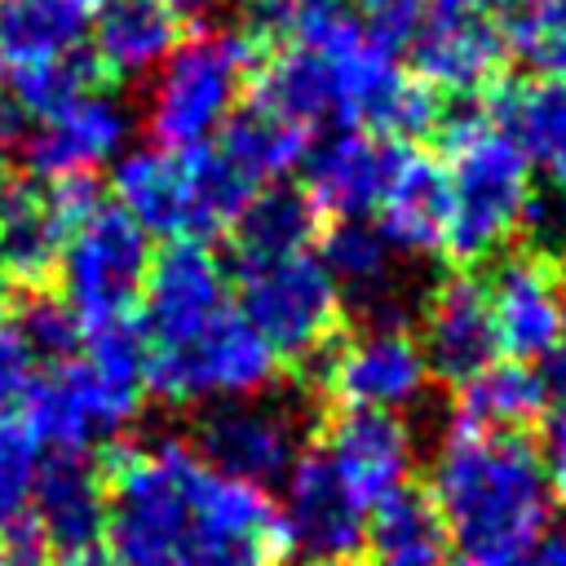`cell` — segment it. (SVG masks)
Here are the masks:
<instances>
[{
	"mask_svg": "<svg viewBox=\"0 0 566 566\" xmlns=\"http://www.w3.org/2000/svg\"><path fill=\"white\" fill-rule=\"evenodd\" d=\"M13 137H18V106L0 93V150H4Z\"/></svg>",
	"mask_w": 566,
	"mask_h": 566,
	"instance_id": "cell-43",
	"label": "cell"
},
{
	"mask_svg": "<svg viewBox=\"0 0 566 566\" xmlns=\"http://www.w3.org/2000/svg\"><path fill=\"white\" fill-rule=\"evenodd\" d=\"M332 283L371 318V327H402L407 301L394 279V248L367 221H336L318 252Z\"/></svg>",
	"mask_w": 566,
	"mask_h": 566,
	"instance_id": "cell-23",
	"label": "cell"
},
{
	"mask_svg": "<svg viewBox=\"0 0 566 566\" xmlns=\"http://www.w3.org/2000/svg\"><path fill=\"white\" fill-rule=\"evenodd\" d=\"M256 66V44L234 27H203L181 35L168 62L150 75L146 128L164 150L208 146L239 111V93Z\"/></svg>",
	"mask_w": 566,
	"mask_h": 566,
	"instance_id": "cell-5",
	"label": "cell"
},
{
	"mask_svg": "<svg viewBox=\"0 0 566 566\" xmlns=\"http://www.w3.org/2000/svg\"><path fill=\"white\" fill-rule=\"evenodd\" d=\"M62 566H119L111 553L102 548H88V553H75V557H62Z\"/></svg>",
	"mask_w": 566,
	"mask_h": 566,
	"instance_id": "cell-44",
	"label": "cell"
},
{
	"mask_svg": "<svg viewBox=\"0 0 566 566\" xmlns=\"http://www.w3.org/2000/svg\"><path fill=\"white\" fill-rule=\"evenodd\" d=\"M367 566H451V535L429 491L402 486L380 500L363 526Z\"/></svg>",
	"mask_w": 566,
	"mask_h": 566,
	"instance_id": "cell-29",
	"label": "cell"
},
{
	"mask_svg": "<svg viewBox=\"0 0 566 566\" xmlns=\"http://www.w3.org/2000/svg\"><path fill=\"white\" fill-rule=\"evenodd\" d=\"M97 80V62L88 53L75 57H57V62H40V66H18L9 71V88H13V106L27 111L31 119H49L62 106H71L75 97H84Z\"/></svg>",
	"mask_w": 566,
	"mask_h": 566,
	"instance_id": "cell-33",
	"label": "cell"
},
{
	"mask_svg": "<svg viewBox=\"0 0 566 566\" xmlns=\"http://www.w3.org/2000/svg\"><path fill=\"white\" fill-rule=\"evenodd\" d=\"M522 226H531L535 234V256L548 265H566V190L548 195V199H531Z\"/></svg>",
	"mask_w": 566,
	"mask_h": 566,
	"instance_id": "cell-37",
	"label": "cell"
},
{
	"mask_svg": "<svg viewBox=\"0 0 566 566\" xmlns=\"http://www.w3.org/2000/svg\"><path fill=\"white\" fill-rule=\"evenodd\" d=\"M398 146L380 142L367 128H327L310 142L301 159V195L314 212L336 221H363L376 212Z\"/></svg>",
	"mask_w": 566,
	"mask_h": 566,
	"instance_id": "cell-15",
	"label": "cell"
},
{
	"mask_svg": "<svg viewBox=\"0 0 566 566\" xmlns=\"http://www.w3.org/2000/svg\"><path fill=\"white\" fill-rule=\"evenodd\" d=\"M495 340L513 363L548 358L566 336V287L539 256H509L486 283Z\"/></svg>",
	"mask_w": 566,
	"mask_h": 566,
	"instance_id": "cell-17",
	"label": "cell"
},
{
	"mask_svg": "<svg viewBox=\"0 0 566 566\" xmlns=\"http://www.w3.org/2000/svg\"><path fill=\"white\" fill-rule=\"evenodd\" d=\"M495 349H500V340H495L486 283H478L469 274L438 283V292L429 296V310H424V340H420L429 371L460 385L473 371H482L486 363H495Z\"/></svg>",
	"mask_w": 566,
	"mask_h": 566,
	"instance_id": "cell-19",
	"label": "cell"
},
{
	"mask_svg": "<svg viewBox=\"0 0 566 566\" xmlns=\"http://www.w3.org/2000/svg\"><path fill=\"white\" fill-rule=\"evenodd\" d=\"M199 455L226 478L274 486L301 455V424L292 407L212 402V411L199 420Z\"/></svg>",
	"mask_w": 566,
	"mask_h": 566,
	"instance_id": "cell-13",
	"label": "cell"
},
{
	"mask_svg": "<svg viewBox=\"0 0 566 566\" xmlns=\"http://www.w3.org/2000/svg\"><path fill=\"white\" fill-rule=\"evenodd\" d=\"M544 363H548L544 385H548V389H557V394H562V402H566V336H562V345H557V349H553Z\"/></svg>",
	"mask_w": 566,
	"mask_h": 566,
	"instance_id": "cell-42",
	"label": "cell"
},
{
	"mask_svg": "<svg viewBox=\"0 0 566 566\" xmlns=\"http://www.w3.org/2000/svg\"><path fill=\"white\" fill-rule=\"evenodd\" d=\"M447 150V239L460 265L491 256L531 208V159L504 137L486 111H460L438 124Z\"/></svg>",
	"mask_w": 566,
	"mask_h": 566,
	"instance_id": "cell-3",
	"label": "cell"
},
{
	"mask_svg": "<svg viewBox=\"0 0 566 566\" xmlns=\"http://www.w3.org/2000/svg\"><path fill=\"white\" fill-rule=\"evenodd\" d=\"M314 226H318V212L296 186H261L230 226L234 265L243 270V265H265V261L305 252L314 239Z\"/></svg>",
	"mask_w": 566,
	"mask_h": 566,
	"instance_id": "cell-30",
	"label": "cell"
},
{
	"mask_svg": "<svg viewBox=\"0 0 566 566\" xmlns=\"http://www.w3.org/2000/svg\"><path fill=\"white\" fill-rule=\"evenodd\" d=\"M186 13L177 0H97L93 62L115 80H150L181 44Z\"/></svg>",
	"mask_w": 566,
	"mask_h": 566,
	"instance_id": "cell-20",
	"label": "cell"
},
{
	"mask_svg": "<svg viewBox=\"0 0 566 566\" xmlns=\"http://www.w3.org/2000/svg\"><path fill=\"white\" fill-rule=\"evenodd\" d=\"M318 451L332 460L363 509H376L380 500L402 491L411 473V433L394 411L340 407L327 420Z\"/></svg>",
	"mask_w": 566,
	"mask_h": 566,
	"instance_id": "cell-18",
	"label": "cell"
},
{
	"mask_svg": "<svg viewBox=\"0 0 566 566\" xmlns=\"http://www.w3.org/2000/svg\"><path fill=\"white\" fill-rule=\"evenodd\" d=\"M539 464H544V482H548L553 500L566 504V402L553 416H544V455H539Z\"/></svg>",
	"mask_w": 566,
	"mask_h": 566,
	"instance_id": "cell-38",
	"label": "cell"
},
{
	"mask_svg": "<svg viewBox=\"0 0 566 566\" xmlns=\"http://www.w3.org/2000/svg\"><path fill=\"white\" fill-rule=\"evenodd\" d=\"M495 0H424V9H433V18H482V9Z\"/></svg>",
	"mask_w": 566,
	"mask_h": 566,
	"instance_id": "cell-41",
	"label": "cell"
},
{
	"mask_svg": "<svg viewBox=\"0 0 566 566\" xmlns=\"http://www.w3.org/2000/svg\"><path fill=\"white\" fill-rule=\"evenodd\" d=\"M9 332L18 336V345L31 354V363H71L84 345V327L71 314V305L62 296L49 292H27L9 318Z\"/></svg>",
	"mask_w": 566,
	"mask_h": 566,
	"instance_id": "cell-32",
	"label": "cell"
},
{
	"mask_svg": "<svg viewBox=\"0 0 566 566\" xmlns=\"http://www.w3.org/2000/svg\"><path fill=\"white\" fill-rule=\"evenodd\" d=\"M49 544L44 535L35 531V522H18L4 531V544H0V566H49Z\"/></svg>",
	"mask_w": 566,
	"mask_h": 566,
	"instance_id": "cell-39",
	"label": "cell"
},
{
	"mask_svg": "<svg viewBox=\"0 0 566 566\" xmlns=\"http://www.w3.org/2000/svg\"><path fill=\"white\" fill-rule=\"evenodd\" d=\"M133 115L119 97L88 88L84 97H75L71 106H62L49 119H35L22 155L27 168L40 181H66V177H93L102 164L119 159L124 142H128Z\"/></svg>",
	"mask_w": 566,
	"mask_h": 566,
	"instance_id": "cell-16",
	"label": "cell"
},
{
	"mask_svg": "<svg viewBox=\"0 0 566 566\" xmlns=\"http://www.w3.org/2000/svg\"><path fill=\"white\" fill-rule=\"evenodd\" d=\"M504 35L486 18H433L411 35V71L433 93H478L500 80Z\"/></svg>",
	"mask_w": 566,
	"mask_h": 566,
	"instance_id": "cell-22",
	"label": "cell"
},
{
	"mask_svg": "<svg viewBox=\"0 0 566 566\" xmlns=\"http://www.w3.org/2000/svg\"><path fill=\"white\" fill-rule=\"evenodd\" d=\"M548 407V385L531 363H486L469 380L455 385V424L478 429V433H517L535 420H544Z\"/></svg>",
	"mask_w": 566,
	"mask_h": 566,
	"instance_id": "cell-27",
	"label": "cell"
},
{
	"mask_svg": "<svg viewBox=\"0 0 566 566\" xmlns=\"http://www.w3.org/2000/svg\"><path fill=\"white\" fill-rule=\"evenodd\" d=\"M106 535L119 566H279L283 539L261 486L217 473L181 438L115 455Z\"/></svg>",
	"mask_w": 566,
	"mask_h": 566,
	"instance_id": "cell-1",
	"label": "cell"
},
{
	"mask_svg": "<svg viewBox=\"0 0 566 566\" xmlns=\"http://www.w3.org/2000/svg\"><path fill=\"white\" fill-rule=\"evenodd\" d=\"M274 371V349L234 305L190 340L150 349L146 358V385L168 402H239L261 394Z\"/></svg>",
	"mask_w": 566,
	"mask_h": 566,
	"instance_id": "cell-8",
	"label": "cell"
},
{
	"mask_svg": "<svg viewBox=\"0 0 566 566\" xmlns=\"http://www.w3.org/2000/svg\"><path fill=\"white\" fill-rule=\"evenodd\" d=\"M137 398L142 389L102 376L84 358H71L44 376H31L18 402L22 424L35 433L40 447H53V455H84L137 416Z\"/></svg>",
	"mask_w": 566,
	"mask_h": 566,
	"instance_id": "cell-9",
	"label": "cell"
},
{
	"mask_svg": "<svg viewBox=\"0 0 566 566\" xmlns=\"http://www.w3.org/2000/svg\"><path fill=\"white\" fill-rule=\"evenodd\" d=\"M486 119L566 190V80H509L486 97Z\"/></svg>",
	"mask_w": 566,
	"mask_h": 566,
	"instance_id": "cell-25",
	"label": "cell"
},
{
	"mask_svg": "<svg viewBox=\"0 0 566 566\" xmlns=\"http://www.w3.org/2000/svg\"><path fill=\"white\" fill-rule=\"evenodd\" d=\"M97 0H0V62L9 71L84 53Z\"/></svg>",
	"mask_w": 566,
	"mask_h": 566,
	"instance_id": "cell-26",
	"label": "cell"
},
{
	"mask_svg": "<svg viewBox=\"0 0 566 566\" xmlns=\"http://www.w3.org/2000/svg\"><path fill=\"white\" fill-rule=\"evenodd\" d=\"M354 18L371 40L398 49L411 44V35L424 27V0H354Z\"/></svg>",
	"mask_w": 566,
	"mask_h": 566,
	"instance_id": "cell-36",
	"label": "cell"
},
{
	"mask_svg": "<svg viewBox=\"0 0 566 566\" xmlns=\"http://www.w3.org/2000/svg\"><path fill=\"white\" fill-rule=\"evenodd\" d=\"M504 49L535 75L566 80V0H526L500 22Z\"/></svg>",
	"mask_w": 566,
	"mask_h": 566,
	"instance_id": "cell-31",
	"label": "cell"
},
{
	"mask_svg": "<svg viewBox=\"0 0 566 566\" xmlns=\"http://www.w3.org/2000/svg\"><path fill=\"white\" fill-rule=\"evenodd\" d=\"M226 310H230L226 270L203 243L177 239L159 256H150V270L142 283V318H137L150 349L190 340Z\"/></svg>",
	"mask_w": 566,
	"mask_h": 566,
	"instance_id": "cell-11",
	"label": "cell"
},
{
	"mask_svg": "<svg viewBox=\"0 0 566 566\" xmlns=\"http://www.w3.org/2000/svg\"><path fill=\"white\" fill-rule=\"evenodd\" d=\"M376 230L398 252H438L447 239V172L420 155L398 146L385 195L376 203Z\"/></svg>",
	"mask_w": 566,
	"mask_h": 566,
	"instance_id": "cell-24",
	"label": "cell"
},
{
	"mask_svg": "<svg viewBox=\"0 0 566 566\" xmlns=\"http://www.w3.org/2000/svg\"><path fill=\"white\" fill-rule=\"evenodd\" d=\"M0 336H4V301H0Z\"/></svg>",
	"mask_w": 566,
	"mask_h": 566,
	"instance_id": "cell-47",
	"label": "cell"
},
{
	"mask_svg": "<svg viewBox=\"0 0 566 566\" xmlns=\"http://www.w3.org/2000/svg\"><path fill=\"white\" fill-rule=\"evenodd\" d=\"M146 270H150V234L119 203H97L71 226L62 243L57 256L62 301L71 305L80 327L124 318L142 296Z\"/></svg>",
	"mask_w": 566,
	"mask_h": 566,
	"instance_id": "cell-6",
	"label": "cell"
},
{
	"mask_svg": "<svg viewBox=\"0 0 566 566\" xmlns=\"http://www.w3.org/2000/svg\"><path fill=\"white\" fill-rule=\"evenodd\" d=\"M97 203L102 199H97L93 177L18 186L13 203L0 221V274L18 279L27 287H40L44 274L57 265L71 226Z\"/></svg>",
	"mask_w": 566,
	"mask_h": 566,
	"instance_id": "cell-14",
	"label": "cell"
},
{
	"mask_svg": "<svg viewBox=\"0 0 566 566\" xmlns=\"http://www.w3.org/2000/svg\"><path fill=\"white\" fill-rule=\"evenodd\" d=\"M340 301V287L310 248L239 270V314L274 349V358H318L336 336Z\"/></svg>",
	"mask_w": 566,
	"mask_h": 566,
	"instance_id": "cell-7",
	"label": "cell"
},
{
	"mask_svg": "<svg viewBox=\"0 0 566 566\" xmlns=\"http://www.w3.org/2000/svg\"><path fill=\"white\" fill-rule=\"evenodd\" d=\"M31 513L53 553H88L106 535V486L84 455H49L31 491Z\"/></svg>",
	"mask_w": 566,
	"mask_h": 566,
	"instance_id": "cell-21",
	"label": "cell"
},
{
	"mask_svg": "<svg viewBox=\"0 0 566 566\" xmlns=\"http://www.w3.org/2000/svg\"><path fill=\"white\" fill-rule=\"evenodd\" d=\"M40 442L22 424V416L0 411V531L18 526L31 509V491L40 478Z\"/></svg>",
	"mask_w": 566,
	"mask_h": 566,
	"instance_id": "cell-34",
	"label": "cell"
},
{
	"mask_svg": "<svg viewBox=\"0 0 566 566\" xmlns=\"http://www.w3.org/2000/svg\"><path fill=\"white\" fill-rule=\"evenodd\" d=\"M283 557L305 566H345L363 548L367 509L340 482L323 451H301L283 478V504L274 509Z\"/></svg>",
	"mask_w": 566,
	"mask_h": 566,
	"instance_id": "cell-10",
	"label": "cell"
},
{
	"mask_svg": "<svg viewBox=\"0 0 566 566\" xmlns=\"http://www.w3.org/2000/svg\"><path fill=\"white\" fill-rule=\"evenodd\" d=\"M310 142H314L310 128L283 119L279 111H270V106H261V102L234 111V115L226 119V128L212 137L217 155H221L252 190L279 186L292 168H301Z\"/></svg>",
	"mask_w": 566,
	"mask_h": 566,
	"instance_id": "cell-28",
	"label": "cell"
},
{
	"mask_svg": "<svg viewBox=\"0 0 566 566\" xmlns=\"http://www.w3.org/2000/svg\"><path fill=\"white\" fill-rule=\"evenodd\" d=\"M13 190H18V186H13V181L4 177V168H0V221H4V212H9V203H13Z\"/></svg>",
	"mask_w": 566,
	"mask_h": 566,
	"instance_id": "cell-46",
	"label": "cell"
},
{
	"mask_svg": "<svg viewBox=\"0 0 566 566\" xmlns=\"http://www.w3.org/2000/svg\"><path fill=\"white\" fill-rule=\"evenodd\" d=\"M513 566H566V517L557 526H544V535Z\"/></svg>",
	"mask_w": 566,
	"mask_h": 566,
	"instance_id": "cell-40",
	"label": "cell"
},
{
	"mask_svg": "<svg viewBox=\"0 0 566 566\" xmlns=\"http://www.w3.org/2000/svg\"><path fill=\"white\" fill-rule=\"evenodd\" d=\"M429 500L451 535V566H513L553 517V491L531 442L460 424L433 460Z\"/></svg>",
	"mask_w": 566,
	"mask_h": 566,
	"instance_id": "cell-2",
	"label": "cell"
},
{
	"mask_svg": "<svg viewBox=\"0 0 566 566\" xmlns=\"http://www.w3.org/2000/svg\"><path fill=\"white\" fill-rule=\"evenodd\" d=\"M256 9H265V13H279V18H287L292 9H301V4H310V0H252Z\"/></svg>",
	"mask_w": 566,
	"mask_h": 566,
	"instance_id": "cell-45",
	"label": "cell"
},
{
	"mask_svg": "<svg viewBox=\"0 0 566 566\" xmlns=\"http://www.w3.org/2000/svg\"><path fill=\"white\" fill-rule=\"evenodd\" d=\"M80 349H84V363L97 367L102 376H111L119 385H133V389L146 385L150 345H146V332H142V323L133 314L97 323V327H84V345Z\"/></svg>",
	"mask_w": 566,
	"mask_h": 566,
	"instance_id": "cell-35",
	"label": "cell"
},
{
	"mask_svg": "<svg viewBox=\"0 0 566 566\" xmlns=\"http://www.w3.org/2000/svg\"><path fill=\"white\" fill-rule=\"evenodd\" d=\"M115 203L146 230L164 239L203 243L234 226L243 203L256 195L221 155L217 146L195 150H128L115 159Z\"/></svg>",
	"mask_w": 566,
	"mask_h": 566,
	"instance_id": "cell-4",
	"label": "cell"
},
{
	"mask_svg": "<svg viewBox=\"0 0 566 566\" xmlns=\"http://www.w3.org/2000/svg\"><path fill=\"white\" fill-rule=\"evenodd\" d=\"M310 363H318V376L340 407L367 411H398L429 380V363L402 327H367L345 345H327Z\"/></svg>",
	"mask_w": 566,
	"mask_h": 566,
	"instance_id": "cell-12",
	"label": "cell"
}]
</instances>
